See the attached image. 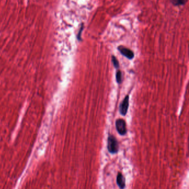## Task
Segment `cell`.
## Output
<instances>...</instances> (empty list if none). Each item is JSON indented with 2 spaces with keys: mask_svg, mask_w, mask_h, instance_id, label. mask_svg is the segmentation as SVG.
Wrapping results in <instances>:
<instances>
[{
  "mask_svg": "<svg viewBox=\"0 0 189 189\" xmlns=\"http://www.w3.org/2000/svg\"><path fill=\"white\" fill-rule=\"evenodd\" d=\"M111 60L113 62V64L114 65L115 68H118L119 67V61L117 60V58L115 57L114 55L111 56Z\"/></svg>",
  "mask_w": 189,
  "mask_h": 189,
  "instance_id": "cell-7",
  "label": "cell"
},
{
  "mask_svg": "<svg viewBox=\"0 0 189 189\" xmlns=\"http://www.w3.org/2000/svg\"><path fill=\"white\" fill-rule=\"evenodd\" d=\"M107 148L108 152L111 154H116L119 151L118 142L113 135L109 134L108 138Z\"/></svg>",
  "mask_w": 189,
  "mask_h": 189,
  "instance_id": "cell-1",
  "label": "cell"
},
{
  "mask_svg": "<svg viewBox=\"0 0 189 189\" xmlns=\"http://www.w3.org/2000/svg\"><path fill=\"white\" fill-rule=\"evenodd\" d=\"M115 127L120 135H125L127 133L126 122L123 119H118L115 121Z\"/></svg>",
  "mask_w": 189,
  "mask_h": 189,
  "instance_id": "cell-2",
  "label": "cell"
},
{
  "mask_svg": "<svg viewBox=\"0 0 189 189\" xmlns=\"http://www.w3.org/2000/svg\"><path fill=\"white\" fill-rule=\"evenodd\" d=\"M118 50L120 52L122 55H124L129 60H132L134 57V52L128 48H126L123 46L118 47Z\"/></svg>",
  "mask_w": 189,
  "mask_h": 189,
  "instance_id": "cell-4",
  "label": "cell"
},
{
  "mask_svg": "<svg viewBox=\"0 0 189 189\" xmlns=\"http://www.w3.org/2000/svg\"><path fill=\"white\" fill-rule=\"evenodd\" d=\"M83 28H84V24H83V23H82V26L80 28V29L79 31V33L78 34V36H77L79 41H81V40H82L81 34H82V32L83 31Z\"/></svg>",
  "mask_w": 189,
  "mask_h": 189,
  "instance_id": "cell-9",
  "label": "cell"
},
{
  "mask_svg": "<svg viewBox=\"0 0 189 189\" xmlns=\"http://www.w3.org/2000/svg\"><path fill=\"white\" fill-rule=\"evenodd\" d=\"M116 82L118 84H121L122 83V73L120 71V70H118L116 73Z\"/></svg>",
  "mask_w": 189,
  "mask_h": 189,
  "instance_id": "cell-6",
  "label": "cell"
},
{
  "mask_svg": "<svg viewBox=\"0 0 189 189\" xmlns=\"http://www.w3.org/2000/svg\"><path fill=\"white\" fill-rule=\"evenodd\" d=\"M125 179L124 176L121 173V172H118L116 176V183L120 189H124L125 188Z\"/></svg>",
  "mask_w": 189,
  "mask_h": 189,
  "instance_id": "cell-5",
  "label": "cell"
},
{
  "mask_svg": "<svg viewBox=\"0 0 189 189\" xmlns=\"http://www.w3.org/2000/svg\"><path fill=\"white\" fill-rule=\"evenodd\" d=\"M129 106V97L128 95H127L125 96L124 99L120 103L119 108V111L121 115L125 116L126 114V113L128 112V110Z\"/></svg>",
  "mask_w": 189,
  "mask_h": 189,
  "instance_id": "cell-3",
  "label": "cell"
},
{
  "mask_svg": "<svg viewBox=\"0 0 189 189\" xmlns=\"http://www.w3.org/2000/svg\"><path fill=\"white\" fill-rule=\"evenodd\" d=\"M172 3L174 5H183L185 4V1L184 0H174L172 1Z\"/></svg>",
  "mask_w": 189,
  "mask_h": 189,
  "instance_id": "cell-8",
  "label": "cell"
}]
</instances>
